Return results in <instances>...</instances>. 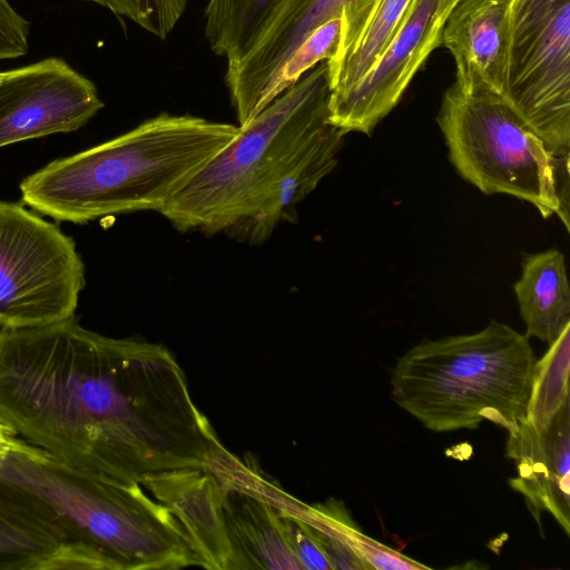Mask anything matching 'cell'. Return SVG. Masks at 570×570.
<instances>
[{"mask_svg": "<svg viewBox=\"0 0 570 570\" xmlns=\"http://www.w3.org/2000/svg\"><path fill=\"white\" fill-rule=\"evenodd\" d=\"M0 422L66 464L127 483L207 470L226 451L167 347L73 316L0 327Z\"/></svg>", "mask_w": 570, "mask_h": 570, "instance_id": "1", "label": "cell"}, {"mask_svg": "<svg viewBox=\"0 0 570 570\" xmlns=\"http://www.w3.org/2000/svg\"><path fill=\"white\" fill-rule=\"evenodd\" d=\"M0 497L52 531L65 569L202 567L180 522L138 482L76 469L19 436L0 462Z\"/></svg>", "mask_w": 570, "mask_h": 570, "instance_id": "2", "label": "cell"}, {"mask_svg": "<svg viewBox=\"0 0 570 570\" xmlns=\"http://www.w3.org/2000/svg\"><path fill=\"white\" fill-rule=\"evenodd\" d=\"M239 132L233 124L164 112L27 176L21 199L57 222L75 224L160 212Z\"/></svg>", "mask_w": 570, "mask_h": 570, "instance_id": "3", "label": "cell"}, {"mask_svg": "<svg viewBox=\"0 0 570 570\" xmlns=\"http://www.w3.org/2000/svg\"><path fill=\"white\" fill-rule=\"evenodd\" d=\"M535 362L528 335L491 321L479 332L407 350L391 371V396L434 432L485 420L510 432L527 420Z\"/></svg>", "mask_w": 570, "mask_h": 570, "instance_id": "4", "label": "cell"}, {"mask_svg": "<svg viewBox=\"0 0 570 570\" xmlns=\"http://www.w3.org/2000/svg\"><path fill=\"white\" fill-rule=\"evenodd\" d=\"M326 61L246 126L159 212L179 232L228 234L259 207L331 125Z\"/></svg>", "mask_w": 570, "mask_h": 570, "instance_id": "5", "label": "cell"}, {"mask_svg": "<svg viewBox=\"0 0 570 570\" xmlns=\"http://www.w3.org/2000/svg\"><path fill=\"white\" fill-rule=\"evenodd\" d=\"M436 121L463 179L485 195L530 203L544 218L559 215L556 170L569 157L554 158L503 96L453 83Z\"/></svg>", "mask_w": 570, "mask_h": 570, "instance_id": "6", "label": "cell"}, {"mask_svg": "<svg viewBox=\"0 0 570 570\" xmlns=\"http://www.w3.org/2000/svg\"><path fill=\"white\" fill-rule=\"evenodd\" d=\"M83 286L73 239L23 206L0 200V327L67 320Z\"/></svg>", "mask_w": 570, "mask_h": 570, "instance_id": "7", "label": "cell"}, {"mask_svg": "<svg viewBox=\"0 0 570 570\" xmlns=\"http://www.w3.org/2000/svg\"><path fill=\"white\" fill-rule=\"evenodd\" d=\"M503 97L553 157L570 156V0H513Z\"/></svg>", "mask_w": 570, "mask_h": 570, "instance_id": "8", "label": "cell"}, {"mask_svg": "<svg viewBox=\"0 0 570 570\" xmlns=\"http://www.w3.org/2000/svg\"><path fill=\"white\" fill-rule=\"evenodd\" d=\"M366 2L285 0L252 49L238 62L227 65L225 80L238 126H246L289 88V67L318 28L343 17V32Z\"/></svg>", "mask_w": 570, "mask_h": 570, "instance_id": "9", "label": "cell"}, {"mask_svg": "<svg viewBox=\"0 0 570 570\" xmlns=\"http://www.w3.org/2000/svg\"><path fill=\"white\" fill-rule=\"evenodd\" d=\"M459 0H412L374 67L348 90L331 96L328 121L344 134L370 135L397 105L414 75L441 45Z\"/></svg>", "mask_w": 570, "mask_h": 570, "instance_id": "10", "label": "cell"}, {"mask_svg": "<svg viewBox=\"0 0 570 570\" xmlns=\"http://www.w3.org/2000/svg\"><path fill=\"white\" fill-rule=\"evenodd\" d=\"M102 106L95 85L59 58L0 72V147L77 130Z\"/></svg>", "mask_w": 570, "mask_h": 570, "instance_id": "11", "label": "cell"}, {"mask_svg": "<svg viewBox=\"0 0 570 570\" xmlns=\"http://www.w3.org/2000/svg\"><path fill=\"white\" fill-rule=\"evenodd\" d=\"M513 0H459L442 29L441 45L452 55L455 81L464 90L503 96L511 41Z\"/></svg>", "mask_w": 570, "mask_h": 570, "instance_id": "12", "label": "cell"}, {"mask_svg": "<svg viewBox=\"0 0 570 570\" xmlns=\"http://www.w3.org/2000/svg\"><path fill=\"white\" fill-rule=\"evenodd\" d=\"M507 455L514 460L518 476L510 480L529 505L550 512L566 534L570 533V410L567 402L544 430L528 420L509 432Z\"/></svg>", "mask_w": 570, "mask_h": 570, "instance_id": "13", "label": "cell"}, {"mask_svg": "<svg viewBox=\"0 0 570 570\" xmlns=\"http://www.w3.org/2000/svg\"><path fill=\"white\" fill-rule=\"evenodd\" d=\"M139 484L180 522L203 568L234 570L223 513L224 492L213 473L173 470L144 475Z\"/></svg>", "mask_w": 570, "mask_h": 570, "instance_id": "14", "label": "cell"}, {"mask_svg": "<svg viewBox=\"0 0 570 570\" xmlns=\"http://www.w3.org/2000/svg\"><path fill=\"white\" fill-rule=\"evenodd\" d=\"M223 492L226 532L234 570H302L275 508L258 491L230 480H218Z\"/></svg>", "mask_w": 570, "mask_h": 570, "instance_id": "15", "label": "cell"}, {"mask_svg": "<svg viewBox=\"0 0 570 570\" xmlns=\"http://www.w3.org/2000/svg\"><path fill=\"white\" fill-rule=\"evenodd\" d=\"M344 135L330 125L254 214L227 235L239 242L258 245L272 235L278 224L291 220L296 206L336 167Z\"/></svg>", "mask_w": 570, "mask_h": 570, "instance_id": "16", "label": "cell"}, {"mask_svg": "<svg viewBox=\"0 0 570 570\" xmlns=\"http://www.w3.org/2000/svg\"><path fill=\"white\" fill-rule=\"evenodd\" d=\"M514 284L527 335L551 344L570 325V287L564 255L556 248L523 255Z\"/></svg>", "mask_w": 570, "mask_h": 570, "instance_id": "17", "label": "cell"}, {"mask_svg": "<svg viewBox=\"0 0 570 570\" xmlns=\"http://www.w3.org/2000/svg\"><path fill=\"white\" fill-rule=\"evenodd\" d=\"M412 0H367L342 32L336 55L326 60L331 96L357 83L376 63Z\"/></svg>", "mask_w": 570, "mask_h": 570, "instance_id": "18", "label": "cell"}, {"mask_svg": "<svg viewBox=\"0 0 570 570\" xmlns=\"http://www.w3.org/2000/svg\"><path fill=\"white\" fill-rule=\"evenodd\" d=\"M292 509L321 539L334 569L381 570L426 569L428 567L362 534L345 511L335 504L306 505L292 499Z\"/></svg>", "mask_w": 570, "mask_h": 570, "instance_id": "19", "label": "cell"}, {"mask_svg": "<svg viewBox=\"0 0 570 570\" xmlns=\"http://www.w3.org/2000/svg\"><path fill=\"white\" fill-rule=\"evenodd\" d=\"M285 0H209L205 36L210 49L238 62L255 45Z\"/></svg>", "mask_w": 570, "mask_h": 570, "instance_id": "20", "label": "cell"}, {"mask_svg": "<svg viewBox=\"0 0 570 570\" xmlns=\"http://www.w3.org/2000/svg\"><path fill=\"white\" fill-rule=\"evenodd\" d=\"M0 569H65L63 551L52 531L1 497Z\"/></svg>", "mask_w": 570, "mask_h": 570, "instance_id": "21", "label": "cell"}, {"mask_svg": "<svg viewBox=\"0 0 570 570\" xmlns=\"http://www.w3.org/2000/svg\"><path fill=\"white\" fill-rule=\"evenodd\" d=\"M549 345L535 362L528 404L527 420L538 430H544L569 402L570 325Z\"/></svg>", "mask_w": 570, "mask_h": 570, "instance_id": "22", "label": "cell"}, {"mask_svg": "<svg viewBox=\"0 0 570 570\" xmlns=\"http://www.w3.org/2000/svg\"><path fill=\"white\" fill-rule=\"evenodd\" d=\"M122 16L149 33L165 39L181 18L187 0H86Z\"/></svg>", "mask_w": 570, "mask_h": 570, "instance_id": "23", "label": "cell"}, {"mask_svg": "<svg viewBox=\"0 0 570 570\" xmlns=\"http://www.w3.org/2000/svg\"><path fill=\"white\" fill-rule=\"evenodd\" d=\"M29 22L9 3L0 0V60L17 58L28 51Z\"/></svg>", "mask_w": 570, "mask_h": 570, "instance_id": "24", "label": "cell"}, {"mask_svg": "<svg viewBox=\"0 0 570 570\" xmlns=\"http://www.w3.org/2000/svg\"><path fill=\"white\" fill-rule=\"evenodd\" d=\"M17 435L3 423L0 422V462L12 448Z\"/></svg>", "mask_w": 570, "mask_h": 570, "instance_id": "25", "label": "cell"}]
</instances>
